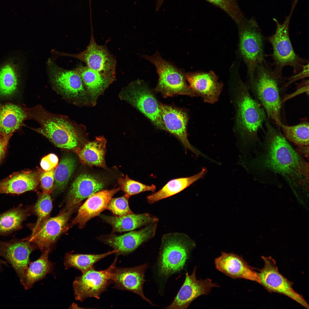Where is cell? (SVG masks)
<instances>
[{
	"label": "cell",
	"mask_w": 309,
	"mask_h": 309,
	"mask_svg": "<svg viewBox=\"0 0 309 309\" xmlns=\"http://www.w3.org/2000/svg\"><path fill=\"white\" fill-rule=\"evenodd\" d=\"M264 123L266 130L263 142L253 156L242 158L241 165L260 183L280 186L281 177L294 190H307L309 163L268 119Z\"/></svg>",
	"instance_id": "obj_1"
},
{
	"label": "cell",
	"mask_w": 309,
	"mask_h": 309,
	"mask_svg": "<svg viewBox=\"0 0 309 309\" xmlns=\"http://www.w3.org/2000/svg\"><path fill=\"white\" fill-rule=\"evenodd\" d=\"M230 86L235 111V131L240 138L243 151L254 154L261 143L258 132L267 118L266 113L251 96L238 70L230 72Z\"/></svg>",
	"instance_id": "obj_2"
},
{
	"label": "cell",
	"mask_w": 309,
	"mask_h": 309,
	"mask_svg": "<svg viewBox=\"0 0 309 309\" xmlns=\"http://www.w3.org/2000/svg\"><path fill=\"white\" fill-rule=\"evenodd\" d=\"M29 116L39 124L35 130L47 138L56 146L68 149H76L81 140L83 127L61 115L49 112L41 107L29 110Z\"/></svg>",
	"instance_id": "obj_3"
},
{
	"label": "cell",
	"mask_w": 309,
	"mask_h": 309,
	"mask_svg": "<svg viewBox=\"0 0 309 309\" xmlns=\"http://www.w3.org/2000/svg\"><path fill=\"white\" fill-rule=\"evenodd\" d=\"M265 62L257 67L254 76L246 83L253 98L262 107L266 115L278 126L281 120L282 102L278 80Z\"/></svg>",
	"instance_id": "obj_4"
},
{
	"label": "cell",
	"mask_w": 309,
	"mask_h": 309,
	"mask_svg": "<svg viewBox=\"0 0 309 309\" xmlns=\"http://www.w3.org/2000/svg\"><path fill=\"white\" fill-rule=\"evenodd\" d=\"M195 246L194 241L185 233L175 232L163 235L158 262L159 275L167 277L181 271Z\"/></svg>",
	"instance_id": "obj_5"
},
{
	"label": "cell",
	"mask_w": 309,
	"mask_h": 309,
	"mask_svg": "<svg viewBox=\"0 0 309 309\" xmlns=\"http://www.w3.org/2000/svg\"><path fill=\"white\" fill-rule=\"evenodd\" d=\"M293 10L291 9L290 15L282 24L274 19L276 24V29L275 33L268 38L273 49L272 57L275 67L272 73L278 80L282 78V70L285 66L291 67L294 73H296L308 63V60L300 57L296 53L290 39L289 25Z\"/></svg>",
	"instance_id": "obj_6"
},
{
	"label": "cell",
	"mask_w": 309,
	"mask_h": 309,
	"mask_svg": "<svg viewBox=\"0 0 309 309\" xmlns=\"http://www.w3.org/2000/svg\"><path fill=\"white\" fill-rule=\"evenodd\" d=\"M239 33L238 51L247 69L248 81L252 80L258 66L264 61L263 37L253 19L245 18L237 24Z\"/></svg>",
	"instance_id": "obj_7"
},
{
	"label": "cell",
	"mask_w": 309,
	"mask_h": 309,
	"mask_svg": "<svg viewBox=\"0 0 309 309\" xmlns=\"http://www.w3.org/2000/svg\"><path fill=\"white\" fill-rule=\"evenodd\" d=\"M143 57L157 69L159 79L155 91L164 98L177 94L195 96L187 83L186 73L164 59L158 52L152 56L144 55Z\"/></svg>",
	"instance_id": "obj_8"
},
{
	"label": "cell",
	"mask_w": 309,
	"mask_h": 309,
	"mask_svg": "<svg viewBox=\"0 0 309 309\" xmlns=\"http://www.w3.org/2000/svg\"><path fill=\"white\" fill-rule=\"evenodd\" d=\"M119 96L142 112L157 128L166 130L159 103L144 81L138 80L130 83L122 89Z\"/></svg>",
	"instance_id": "obj_9"
},
{
	"label": "cell",
	"mask_w": 309,
	"mask_h": 309,
	"mask_svg": "<svg viewBox=\"0 0 309 309\" xmlns=\"http://www.w3.org/2000/svg\"><path fill=\"white\" fill-rule=\"evenodd\" d=\"M50 80L55 88L62 95L77 100L80 104L95 105L85 88L81 77L75 69L66 70L57 65L51 59L47 62Z\"/></svg>",
	"instance_id": "obj_10"
},
{
	"label": "cell",
	"mask_w": 309,
	"mask_h": 309,
	"mask_svg": "<svg viewBox=\"0 0 309 309\" xmlns=\"http://www.w3.org/2000/svg\"><path fill=\"white\" fill-rule=\"evenodd\" d=\"M118 257L116 255L112 263L105 270L97 271L93 266L76 278L73 287L76 300L82 302L88 298H100L112 283Z\"/></svg>",
	"instance_id": "obj_11"
},
{
	"label": "cell",
	"mask_w": 309,
	"mask_h": 309,
	"mask_svg": "<svg viewBox=\"0 0 309 309\" xmlns=\"http://www.w3.org/2000/svg\"><path fill=\"white\" fill-rule=\"evenodd\" d=\"M92 32L89 45L81 52L73 54L53 50L52 53L58 56H69L79 60L113 83L116 79V60L105 46L96 43Z\"/></svg>",
	"instance_id": "obj_12"
},
{
	"label": "cell",
	"mask_w": 309,
	"mask_h": 309,
	"mask_svg": "<svg viewBox=\"0 0 309 309\" xmlns=\"http://www.w3.org/2000/svg\"><path fill=\"white\" fill-rule=\"evenodd\" d=\"M73 211L64 209L56 216L48 218L35 232L23 239L33 243L42 251L50 250L58 238L68 229V222Z\"/></svg>",
	"instance_id": "obj_13"
},
{
	"label": "cell",
	"mask_w": 309,
	"mask_h": 309,
	"mask_svg": "<svg viewBox=\"0 0 309 309\" xmlns=\"http://www.w3.org/2000/svg\"><path fill=\"white\" fill-rule=\"evenodd\" d=\"M263 268L258 273L261 284L268 290L286 295L307 309L308 304L292 287V284L279 272L275 260L271 257H262Z\"/></svg>",
	"instance_id": "obj_14"
},
{
	"label": "cell",
	"mask_w": 309,
	"mask_h": 309,
	"mask_svg": "<svg viewBox=\"0 0 309 309\" xmlns=\"http://www.w3.org/2000/svg\"><path fill=\"white\" fill-rule=\"evenodd\" d=\"M36 247L33 243L23 239L0 240V256L11 264L22 285L25 271L30 262V255Z\"/></svg>",
	"instance_id": "obj_15"
},
{
	"label": "cell",
	"mask_w": 309,
	"mask_h": 309,
	"mask_svg": "<svg viewBox=\"0 0 309 309\" xmlns=\"http://www.w3.org/2000/svg\"><path fill=\"white\" fill-rule=\"evenodd\" d=\"M196 266L192 273L186 274L184 282L172 302L165 308L167 309H185L200 296L207 295L214 288L219 287L209 278L198 280L196 277Z\"/></svg>",
	"instance_id": "obj_16"
},
{
	"label": "cell",
	"mask_w": 309,
	"mask_h": 309,
	"mask_svg": "<svg viewBox=\"0 0 309 309\" xmlns=\"http://www.w3.org/2000/svg\"><path fill=\"white\" fill-rule=\"evenodd\" d=\"M186 80L195 96L201 97L205 102L213 104L218 101L223 84L213 71L186 73Z\"/></svg>",
	"instance_id": "obj_17"
},
{
	"label": "cell",
	"mask_w": 309,
	"mask_h": 309,
	"mask_svg": "<svg viewBox=\"0 0 309 309\" xmlns=\"http://www.w3.org/2000/svg\"><path fill=\"white\" fill-rule=\"evenodd\" d=\"M159 105L166 130L177 138L185 149L191 150L197 155L201 154L188 140L187 132L188 117L185 111L160 103Z\"/></svg>",
	"instance_id": "obj_18"
},
{
	"label": "cell",
	"mask_w": 309,
	"mask_h": 309,
	"mask_svg": "<svg viewBox=\"0 0 309 309\" xmlns=\"http://www.w3.org/2000/svg\"><path fill=\"white\" fill-rule=\"evenodd\" d=\"M157 223L148 224L140 230L131 231L122 235H110L105 238L103 242L114 249L118 251V252L116 254V255L128 254L154 236Z\"/></svg>",
	"instance_id": "obj_19"
},
{
	"label": "cell",
	"mask_w": 309,
	"mask_h": 309,
	"mask_svg": "<svg viewBox=\"0 0 309 309\" xmlns=\"http://www.w3.org/2000/svg\"><path fill=\"white\" fill-rule=\"evenodd\" d=\"M148 267L147 264L131 268L116 267L112 284L113 288L133 292L143 300L154 306L153 304L144 294L143 285L145 280L144 274Z\"/></svg>",
	"instance_id": "obj_20"
},
{
	"label": "cell",
	"mask_w": 309,
	"mask_h": 309,
	"mask_svg": "<svg viewBox=\"0 0 309 309\" xmlns=\"http://www.w3.org/2000/svg\"><path fill=\"white\" fill-rule=\"evenodd\" d=\"M105 185L102 180L96 176L85 173L80 175L69 189L64 209L74 211L83 200L102 189Z\"/></svg>",
	"instance_id": "obj_21"
},
{
	"label": "cell",
	"mask_w": 309,
	"mask_h": 309,
	"mask_svg": "<svg viewBox=\"0 0 309 309\" xmlns=\"http://www.w3.org/2000/svg\"><path fill=\"white\" fill-rule=\"evenodd\" d=\"M217 269L232 279L243 278L260 284L258 273L241 256L224 252L215 260Z\"/></svg>",
	"instance_id": "obj_22"
},
{
	"label": "cell",
	"mask_w": 309,
	"mask_h": 309,
	"mask_svg": "<svg viewBox=\"0 0 309 309\" xmlns=\"http://www.w3.org/2000/svg\"><path fill=\"white\" fill-rule=\"evenodd\" d=\"M120 190L119 187L111 190H101L90 196L78 210L72 221L73 224L83 228L86 223L107 209L112 197Z\"/></svg>",
	"instance_id": "obj_23"
},
{
	"label": "cell",
	"mask_w": 309,
	"mask_h": 309,
	"mask_svg": "<svg viewBox=\"0 0 309 309\" xmlns=\"http://www.w3.org/2000/svg\"><path fill=\"white\" fill-rule=\"evenodd\" d=\"M39 176L37 172L24 171L13 173L0 181V194L20 195L35 190Z\"/></svg>",
	"instance_id": "obj_24"
},
{
	"label": "cell",
	"mask_w": 309,
	"mask_h": 309,
	"mask_svg": "<svg viewBox=\"0 0 309 309\" xmlns=\"http://www.w3.org/2000/svg\"><path fill=\"white\" fill-rule=\"evenodd\" d=\"M29 116L28 111L20 105L0 103V134L11 136Z\"/></svg>",
	"instance_id": "obj_25"
},
{
	"label": "cell",
	"mask_w": 309,
	"mask_h": 309,
	"mask_svg": "<svg viewBox=\"0 0 309 309\" xmlns=\"http://www.w3.org/2000/svg\"><path fill=\"white\" fill-rule=\"evenodd\" d=\"M100 217L110 224L114 232H122L133 230L141 226L157 223L158 218L148 213H133L121 216L101 215Z\"/></svg>",
	"instance_id": "obj_26"
},
{
	"label": "cell",
	"mask_w": 309,
	"mask_h": 309,
	"mask_svg": "<svg viewBox=\"0 0 309 309\" xmlns=\"http://www.w3.org/2000/svg\"><path fill=\"white\" fill-rule=\"evenodd\" d=\"M92 102L96 105L99 97L112 83L87 66L79 65L75 69Z\"/></svg>",
	"instance_id": "obj_27"
},
{
	"label": "cell",
	"mask_w": 309,
	"mask_h": 309,
	"mask_svg": "<svg viewBox=\"0 0 309 309\" xmlns=\"http://www.w3.org/2000/svg\"><path fill=\"white\" fill-rule=\"evenodd\" d=\"M106 140L103 136L96 137L93 141L86 143L81 148L75 150L81 162L91 167H104Z\"/></svg>",
	"instance_id": "obj_28"
},
{
	"label": "cell",
	"mask_w": 309,
	"mask_h": 309,
	"mask_svg": "<svg viewBox=\"0 0 309 309\" xmlns=\"http://www.w3.org/2000/svg\"><path fill=\"white\" fill-rule=\"evenodd\" d=\"M207 172L206 169L203 167L200 172L193 176L172 179L158 191L147 196V201L152 204L174 195L203 178Z\"/></svg>",
	"instance_id": "obj_29"
},
{
	"label": "cell",
	"mask_w": 309,
	"mask_h": 309,
	"mask_svg": "<svg viewBox=\"0 0 309 309\" xmlns=\"http://www.w3.org/2000/svg\"><path fill=\"white\" fill-rule=\"evenodd\" d=\"M50 251V250L43 251L37 260L29 263L25 271L22 284L25 290L30 289L35 282L52 272L53 264L48 259Z\"/></svg>",
	"instance_id": "obj_30"
},
{
	"label": "cell",
	"mask_w": 309,
	"mask_h": 309,
	"mask_svg": "<svg viewBox=\"0 0 309 309\" xmlns=\"http://www.w3.org/2000/svg\"><path fill=\"white\" fill-rule=\"evenodd\" d=\"M19 66L9 60L0 65V97L13 95L18 87L19 79Z\"/></svg>",
	"instance_id": "obj_31"
},
{
	"label": "cell",
	"mask_w": 309,
	"mask_h": 309,
	"mask_svg": "<svg viewBox=\"0 0 309 309\" xmlns=\"http://www.w3.org/2000/svg\"><path fill=\"white\" fill-rule=\"evenodd\" d=\"M29 211L27 208H23L20 204L0 214V236L9 235L22 229Z\"/></svg>",
	"instance_id": "obj_32"
},
{
	"label": "cell",
	"mask_w": 309,
	"mask_h": 309,
	"mask_svg": "<svg viewBox=\"0 0 309 309\" xmlns=\"http://www.w3.org/2000/svg\"><path fill=\"white\" fill-rule=\"evenodd\" d=\"M118 251L114 249L106 253L100 254H74L67 253L64 258V265L66 269L74 268L83 273L94 266V264L103 258Z\"/></svg>",
	"instance_id": "obj_33"
},
{
	"label": "cell",
	"mask_w": 309,
	"mask_h": 309,
	"mask_svg": "<svg viewBox=\"0 0 309 309\" xmlns=\"http://www.w3.org/2000/svg\"><path fill=\"white\" fill-rule=\"evenodd\" d=\"M309 124L308 121H304L293 126L282 123L279 127L286 139L299 146H309Z\"/></svg>",
	"instance_id": "obj_34"
},
{
	"label": "cell",
	"mask_w": 309,
	"mask_h": 309,
	"mask_svg": "<svg viewBox=\"0 0 309 309\" xmlns=\"http://www.w3.org/2000/svg\"><path fill=\"white\" fill-rule=\"evenodd\" d=\"M76 161L72 157L63 158L55 168V186L58 192L62 191L67 184L76 167Z\"/></svg>",
	"instance_id": "obj_35"
},
{
	"label": "cell",
	"mask_w": 309,
	"mask_h": 309,
	"mask_svg": "<svg viewBox=\"0 0 309 309\" xmlns=\"http://www.w3.org/2000/svg\"><path fill=\"white\" fill-rule=\"evenodd\" d=\"M52 208V204L49 194L42 193L40 195L33 208L37 215L36 222L32 229L31 234L34 233L41 225L48 218Z\"/></svg>",
	"instance_id": "obj_36"
},
{
	"label": "cell",
	"mask_w": 309,
	"mask_h": 309,
	"mask_svg": "<svg viewBox=\"0 0 309 309\" xmlns=\"http://www.w3.org/2000/svg\"><path fill=\"white\" fill-rule=\"evenodd\" d=\"M118 183L120 190L124 195L129 197L130 196L147 191L154 192L156 186L154 184L147 185L132 180L127 175L124 177L119 178Z\"/></svg>",
	"instance_id": "obj_37"
},
{
	"label": "cell",
	"mask_w": 309,
	"mask_h": 309,
	"mask_svg": "<svg viewBox=\"0 0 309 309\" xmlns=\"http://www.w3.org/2000/svg\"><path fill=\"white\" fill-rule=\"evenodd\" d=\"M225 12L237 24L245 18L236 0H206Z\"/></svg>",
	"instance_id": "obj_38"
},
{
	"label": "cell",
	"mask_w": 309,
	"mask_h": 309,
	"mask_svg": "<svg viewBox=\"0 0 309 309\" xmlns=\"http://www.w3.org/2000/svg\"><path fill=\"white\" fill-rule=\"evenodd\" d=\"M129 198L124 195L121 197L112 198L108 203L107 209L116 216L133 213L129 206Z\"/></svg>",
	"instance_id": "obj_39"
},
{
	"label": "cell",
	"mask_w": 309,
	"mask_h": 309,
	"mask_svg": "<svg viewBox=\"0 0 309 309\" xmlns=\"http://www.w3.org/2000/svg\"><path fill=\"white\" fill-rule=\"evenodd\" d=\"M55 169L48 171H44L39 175L40 186L43 193L50 194L53 190L54 182Z\"/></svg>",
	"instance_id": "obj_40"
},
{
	"label": "cell",
	"mask_w": 309,
	"mask_h": 309,
	"mask_svg": "<svg viewBox=\"0 0 309 309\" xmlns=\"http://www.w3.org/2000/svg\"><path fill=\"white\" fill-rule=\"evenodd\" d=\"M296 85L297 87L295 91L291 94L285 95L282 100V103L290 99L304 93H305L308 96L309 80L308 79L303 80L300 83H296Z\"/></svg>",
	"instance_id": "obj_41"
},
{
	"label": "cell",
	"mask_w": 309,
	"mask_h": 309,
	"mask_svg": "<svg viewBox=\"0 0 309 309\" xmlns=\"http://www.w3.org/2000/svg\"><path fill=\"white\" fill-rule=\"evenodd\" d=\"M58 159L54 154L50 153L41 159L40 166L45 171H48L55 168L58 165Z\"/></svg>",
	"instance_id": "obj_42"
},
{
	"label": "cell",
	"mask_w": 309,
	"mask_h": 309,
	"mask_svg": "<svg viewBox=\"0 0 309 309\" xmlns=\"http://www.w3.org/2000/svg\"><path fill=\"white\" fill-rule=\"evenodd\" d=\"M296 74L295 75L286 79L287 82L285 83L283 87V88H286L293 83L300 80L308 77V63L305 65L301 70Z\"/></svg>",
	"instance_id": "obj_43"
},
{
	"label": "cell",
	"mask_w": 309,
	"mask_h": 309,
	"mask_svg": "<svg viewBox=\"0 0 309 309\" xmlns=\"http://www.w3.org/2000/svg\"><path fill=\"white\" fill-rule=\"evenodd\" d=\"M11 136L0 134V165L5 156L9 141Z\"/></svg>",
	"instance_id": "obj_44"
},
{
	"label": "cell",
	"mask_w": 309,
	"mask_h": 309,
	"mask_svg": "<svg viewBox=\"0 0 309 309\" xmlns=\"http://www.w3.org/2000/svg\"><path fill=\"white\" fill-rule=\"evenodd\" d=\"M165 0H156V10L158 11L161 8Z\"/></svg>",
	"instance_id": "obj_45"
}]
</instances>
